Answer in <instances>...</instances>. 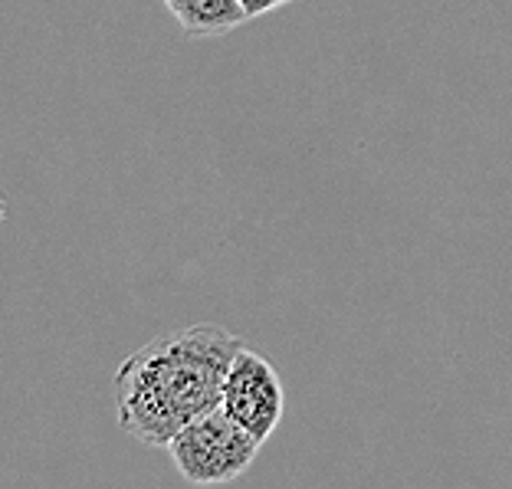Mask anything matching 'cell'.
<instances>
[{
    "instance_id": "obj_1",
    "label": "cell",
    "mask_w": 512,
    "mask_h": 489,
    "mask_svg": "<svg viewBox=\"0 0 512 489\" xmlns=\"http://www.w3.org/2000/svg\"><path fill=\"white\" fill-rule=\"evenodd\" d=\"M240 348L234 332L211 322L155 335L115 375L122 430L145 447H168L184 424L220 407Z\"/></svg>"
},
{
    "instance_id": "obj_2",
    "label": "cell",
    "mask_w": 512,
    "mask_h": 489,
    "mask_svg": "<svg viewBox=\"0 0 512 489\" xmlns=\"http://www.w3.org/2000/svg\"><path fill=\"white\" fill-rule=\"evenodd\" d=\"M260 447V440L247 427H240L224 407H214V411L194 417L168 444L174 470L197 486L240 480L253 467Z\"/></svg>"
},
{
    "instance_id": "obj_3",
    "label": "cell",
    "mask_w": 512,
    "mask_h": 489,
    "mask_svg": "<svg viewBox=\"0 0 512 489\" xmlns=\"http://www.w3.org/2000/svg\"><path fill=\"white\" fill-rule=\"evenodd\" d=\"M220 407H224L240 427H247L260 444H266L286 411V391H283V381L276 375V368L266 362L260 352L243 345L234 358V365L227 371Z\"/></svg>"
},
{
    "instance_id": "obj_4",
    "label": "cell",
    "mask_w": 512,
    "mask_h": 489,
    "mask_svg": "<svg viewBox=\"0 0 512 489\" xmlns=\"http://www.w3.org/2000/svg\"><path fill=\"white\" fill-rule=\"evenodd\" d=\"M161 4L171 10L178 27L194 40L224 37V33L250 20L240 0H161Z\"/></svg>"
},
{
    "instance_id": "obj_5",
    "label": "cell",
    "mask_w": 512,
    "mask_h": 489,
    "mask_svg": "<svg viewBox=\"0 0 512 489\" xmlns=\"http://www.w3.org/2000/svg\"><path fill=\"white\" fill-rule=\"evenodd\" d=\"M243 10H247V17H263V14H270V10H279V7H286V4H293V0H240Z\"/></svg>"
}]
</instances>
